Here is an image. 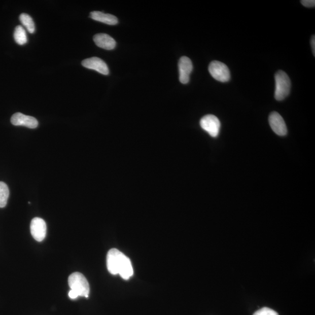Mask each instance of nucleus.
Here are the masks:
<instances>
[{"label": "nucleus", "instance_id": "f3484780", "mask_svg": "<svg viewBox=\"0 0 315 315\" xmlns=\"http://www.w3.org/2000/svg\"><path fill=\"white\" fill-rule=\"evenodd\" d=\"M301 3L305 7L313 8L315 6L314 0H302Z\"/></svg>", "mask_w": 315, "mask_h": 315}, {"label": "nucleus", "instance_id": "9d476101", "mask_svg": "<svg viewBox=\"0 0 315 315\" xmlns=\"http://www.w3.org/2000/svg\"><path fill=\"white\" fill-rule=\"evenodd\" d=\"M11 122L14 126H21L29 128H35L38 126V121L33 117L16 113L11 117Z\"/></svg>", "mask_w": 315, "mask_h": 315}, {"label": "nucleus", "instance_id": "f8f14e48", "mask_svg": "<svg viewBox=\"0 0 315 315\" xmlns=\"http://www.w3.org/2000/svg\"><path fill=\"white\" fill-rule=\"evenodd\" d=\"M90 17L93 20L106 23L110 25L118 24V19L114 15L104 14L102 12L93 11L90 14Z\"/></svg>", "mask_w": 315, "mask_h": 315}, {"label": "nucleus", "instance_id": "7ed1b4c3", "mask_svg": "<svg viewBox=\"0 0 315 315\" xmlns=\"http://www.w3.org/2000/svg\"><path fill=\"white\" fill-rule=\"evenodd\" d=\"M68 285L70 289L75 292L78 297H88L90 288L87 278L83 274L76 272L70 275Z\"/></svg>", "mask_w": 315, "mask_h": 315}, {"label": "nucleus", "instance_id": "2eb2a0df", "mask_svg": "<svg viewBox=\"0 0 315 315\" xmlns=\"http://www.w3.org/2000/svg\"><path fill=\"white\" fill-rule=\"evenodd\" d=\"M19 20H20L22 24L25 27L28 32L30 33H33L35 31L34 23L32 18L28 14L23 13L19 16Z\"/></svg>", "mask_w": 315, "mask_h": 315}, {"label": "nucleus", "instance_id": "20e7f679", "mask_svg": "<svg viewBox=\"0 0 315 315\" xmlns=\"http://www.w3.org/2000/svg\"><path fill=\"white\" fill-rule=\"evenodd\" d=\"M208 71L211 76L218 81L226 83L230 80V72L227 65L219 61L209 64Z\"/></svg>", "mask_w": 315, "mask_h": 315}, {"label": "nucleus", "instance_id": "0eeeda50", "mask_svg": "<svg viewBox=\"0 0 315 315\" xmlns=\"http://www.w3.org/2000/svg\"><path fill=\"white\" fill-rule=\"evenodd\" d=\"M271 129L276 134L285 136L287 134V128L285 120L277 112H272L268 118Z\"/></svg>", "mask_w": 315, "mask_h": 315}, {"label": "nucleus", "instance_id": "39448f33", "mask_svg": "<svg viewBox=\"0 0 315 315\" xmlns=\"http://www.w3.org/2000/svg\"><path fill=\"white\" fill-rule=\"evenodd\" d=\"M200 126L212 137L216 138L220 131L221 123L216 116L207 115L200 120Z\"/></svg>", "mask_w": 315, "mask_h": 315}, {"label": "nucleus", "instance_id": "9b49d317", "mask_svg": "<svg viewBox=\"0 0 315 315\" xmlns=\"http://www.w3.org/2000/svg\"><path fill=\"white\" fill-rule=\"evenodd\" d=\"M93 41L97 46L106 50L115 49L116 43L114 39L105 33H99L93 37Z\"/></svg>", "mask_w": 315, "mask_h": 315}, {"label": "nucleus", "instance_id": "ddd939ff", "mask_svg": "<svg viewBox=\"0 0 315 315\" xmlns=\"http://www.w3.org/2000/svg\"><path fill=\"white\" fill-rule=\"evenodd\" d=\"M14 38L15 41L19 45H23L26 44L27 36L26 31L22 26L18 25L15 28Z\"/></svg>", "mask_w": 315, "mask_h": 315}, {"label": "nucleus", "instance_id": "4468645a", "mask_svg": "<svg viewBox=\"0 0 315 315\" xmlns=\"http://www.w3.org/2000/svg\"><path fill=\"white\" fill-rule=\"evenodd\" d=\"M9 195V187L5 182H0V208L6 207Z\"/></svg>", "mask_w": 315, "mask_h": 315}, {"label": "nucleus", "instance_id": "6e6552de", "mask_svg": "<svg viewBox=\"0 0 315 315\" xmlns=\"http://www.w3.org/2000/svg\"><path fill=\"white\" fill-rule=\"evenodd\" d=\"M178 67L181 83L184 84H188L190 80V74L193 70L191 60L188 57H182L179 61Z\"/></svg>", "mask_w": 315, "mask_h": 315}, {"label": "nucleus", "instance_id": "423d86ee", "mask_svg": "<svg viewBox=\"0 0 315 315\" xmlns=\"http://www.w3.org/2000/svg\"><path fill=\"white\" fill-rule=\"evenodd\" d=\"M30 233L33 238L38 241L42 242L45 238L47 227L45 221L41 218L36 217L31 221Z\"/></svg>", "mask_w": 315, "mask_h": 315}, {"label": "nucleus", "instance_id": "6ab92c4d", "mask_svg": "<svg viewBox=\"0 0 315 315\" xmlns=\"http://www.w3.org/2000/svg\"><path fill=\"white\" fill-rule=\"evenodd\" d=\"M310 44H311V47H312L313 56H315V37L314 35L313 36H312V39H311Z\"/></svg>", "mask_w": 315, "mask_h": 315}, {"label": "nucleus", "instance_id": "f257e3e1", "mask_svg": "<svg viewBox=\"0 0 315 315\" xmlns=\"http://www.w3.org/2000/svg\"><path fill=\"white\" fill-rule=\"evenodd\" d=\"M107 263L109 272L113 275L119 274L124 279H129L133 275L130 259L116 249L108 252Z\"/></svg>", "mask_w": 315, "mask_h": 315}, {"label": "nucleus", "instance_id": "1a4fd4ad", "mask_svg": "<svg viewBox=\"0 0 315 315\" xmlns=\"http://www.w3.org/2000/svg\"><path fill=\"white\" fill-rule=\"evenodd\" d=\"M82 65L85 68L95 70L103 75H108L110 73L107 63L98 57L87 58L82 62Z\"/></svg>", "mask_w": 315, "mask_h": 315}, {"label": "nucleus", "instance_id": "a211bd4d", "mask_svg": "<svg viewBox=\"0 0 315 315\" xmlns=\"http://www.w3.org/2000/svg\"><path fill=\"white\" fill-rule=\"evenodd\" d=\"M68 296L70 298H71L72 299H77L78 297V295L76 294V293H75V292H74L73 290H70V291H69L68 293Z\"/></svg>", "mask_w": 315, "mask_h": 315}, {"label": "nucleus", "instance_id": "f03ea898", "mask_svg": "<svg viewBox=\"0 0 315 315\" xmlns=\"http://www.w3.org/2000/svg\"><path fill=\"white\" fill-rule=\"evenodd\" d=\"M275 99L281 101L287 98L291 90L290 77L285 72L279 70L275 75Z\"/></svg>", "mask_w": 315, "mask_h": 315}, {"label": "nucleus", "instance_id": "dca6fc26", "mask_svg": "<svg viewBox=\"0 0 315 315\" xmlns=\"http://www.w3.org/2000/svg\"><path fill=\"white\" fill-rule=\"evenodd\" d=\"M254 315H278V314L273 309L264 307V308L257 310Z\"/></svg>", "mask_w": 315, "mask_h": 315}]
</instances>
